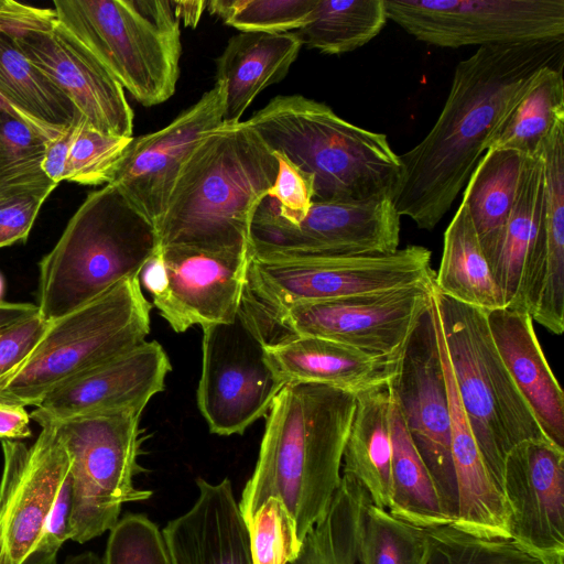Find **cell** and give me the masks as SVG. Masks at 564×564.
I'll return each mask as SVG.
<instances>
[{"instance_id": "13", "label": "cell", "mask_w": 564, "mask_h": 564, "mask_svg": "<svg viewBox=\"0 0 564 564\" xmlns=\"http://www.w3.org/2000/svg\"><path fill=\"white\" fill-rule=\"evenodd\" d=\"M388 20L444 47L564 40V0H384Z\"/></svg>"}, {"instance_id": "14", "label": "cell", "mask_w": 564, "mask_h": 564, "mask_svg": "<svg viewBox=\"0 0 564 564\" xmlns=\"http://www.w3.org/2000/svg\"><path fill=\"white\" fill-rule=\"evenodd\" d=\"M264 347L241 311L230 323L203 328L197 405L212 433L242 434L268 414L284 383L271 368Z\"/></svg>"}, {"instance_id": "34", "label": "cell", "mask_w": 564, "mask_h": 564, "mask_svg": "<svg viewBox=\"0 0 564 564\" xmlns=\"http://www.w3.org/2000/svg\"><path fill=\"white\" fill-rule=\"evenodd\" d=\"M369 500L358 480L341 475L326 514L307 532L299 555L288 564H360L359 540Z\"/></svg>"}, {"instance_id": "28", "label": "cell", "mask_w": 564, "mask_h": 564, "mask_svg": "<svg viewBox=\"0 0 564 564\" xmlns=\"http://www.w3.org/2000/svg\"><path fill=\"white\" fill-rule=\"evenodd\" d=\"M390 401V386L356 395L341 463V475L358 480L371 502L387 510L392 499Z\"/></svg>"}, {"instance_id": "31", "label": "cell", "mask_w": 564, "mask_h": 564, "mask_svg": "<svg viewBox=\"0 0 564 564\" xmlns=\"http://www.w3.org/2000/svg\"><path fill=\"white\" fill-rule=\"evenodd\" d=\"M528 156L510 149H488L463 193L480 246L490 265L513 207Z\"/></svg>"}, {"instance_id": "5", "label": "cell", "mask_w": 564, "mask_h": 564, "mask_svg": "<svg viewBox=\"0 0 564 564\" xmlns=\"http://www.w3.org/2000/svg\"><path fill=\"white\" fill-rule=\"evenodd\" d=\"M158 249L154 225L115 185L90 192L39 263V314L55 321L140 276Z\"/></svg>"}, {"instance_id": "49", "label": "cell", "mask_w": 564, "mask_h": 564, "mask_svg": "<svg viewBox=\"0 0 564 564\" xmlns=\"http://www.w3.org/2000/svg\"><path fill=\"white\" fill-rule=\"evenodd\" d=\"M25 406L0 403V440L20 441L32 435Z\"/></svg>"}, {"instance_id": "32", "label": "cell", "mask_w": 564, "mask_h": 564, "mask_svg": "<svg viewBox=\"0 0 564 564\" xmlns=\"http://www.w3.org/2000/svg\"><path fill=\"white\" fill-rule=\"evenodd\" d=\"M435 289L485 312L503 307L502 297L480 246L467 205L460 202L445 229Z\"/></svg>"}, {"instance_id": "35", "label": "cell", "mask_w": 564, "mask_h": 564, "mask_svg": "<svg viewBox=\"0 0 564 564\" xmlns=\"http://www.w3.org/2000/svg\"><path fill=\"white\" fill-rule=\"evenodd\" d=\"M387 20L384 0H317L308 22L293 32L308 48L340 55L375 39Z\"/></svg>"}, {"instance_id": "11", "label": "cell", "mask_w": 564, "mask_h": 564, "mask_svg": "<svg viewBox=\"0 0 564 564\" xmlns=\"http://www.w3.org/2000/svg\"><path fill=\"white\" fill-rule=\"evenodd\" d=\"M400 218L390 195L313 200L297 225L280 218L264 199L252 219L249 257L299 261L389 254L399 249Z\"/></svg>"}, {"instance_id": "10", "label": "cell", "mask_w": 564, "mask_h": 564, "mask_svg": "<svg viewBox=\"0 0 564 564\" xmlns=\"http://www.w3.org/2000/svg\"><path fill=\"white\" fill-rule=\"evenodd\" d=\"M431 251L408 246L389 254L262 261L249 257L240 311L259 332L303 303L381 292L435 280Z\"/></svg>"}, {"instance_id": "18", "label": "cell", "mask_w": 564, "mask_h": 564, "mask_svg": "<svg viewBox=\"0 0 564 564\" xmlns=\"http://www.w3.org/2000/svg\"><path fill=\"white\" fill-rule=\"evenodd\" d=\"M10 35L24 56L70 99L89 127L132 138L134 115L124 89L56 20L48 28Z\"/></svg>"}, {"instance_id": "45", "label": "cell", "mask_w": 564, "mask_h": 564, "mask_svg": "<svg viewBox=\"0 0 564 564\" xmlns=\"http://www.w3.org/2000/svg\"><path fill=\"white\" fill-rule=\"evenodd\" d=\"M48 325L37 312L0 329V379L31 354Z\"/></svg>"}, {"instance_id": "26", "label": "cell", "mask_w": 564, "mask_h": 564, "mask_svg": "<svg viewBox=\"0 0 564 564\" xmlns=\"http://www.w3.org/2000/svg\"><path fill=\"white\" fill-rule=\"evenodd\" d=\"M29 447L14 501L8 514L1 564H30L48 516L68 474L70 459L55 429L44 424Z\"/></svg>"}, {"instance_id": "8", "label": "cell", "mask_w": 564, "mask_h": 564, "mask_svg": "<svg viewBox=\"0 0 564 564\" xmlns=\"http://www.w3.org/2000/svg\"><path fill=\"white\" fill-rule=\"evenodd\" d=\"M455 387L485 465L501 490L505 458L525 441L547 440L491 337L486 312L433 292Z\"/></svg>"}, {"instance_id": "47", "label": "cell", "mask_w": 564, "mask_h": 564, "mask_svg": "<svg viewBox=\"0 0 564 564\" xmlns=\"http://www.w3.org/2000/svg\"><path fill=\"white\" fill-rule=\"evenodd\" d=\"M3 469L0 480V564L3 555L4 527L17 496L29 447L20 441H1Z\"/></svg>"}, {"instance_id": "53", "label": "cell", "mask_w": 564, "mask_h": 564, "mask_svg": "<svg viewBox=\"0 0 564 564\" xmlns=\"http://www.w3.org/2000/svg\"><path fill=\"white\" fill-rule=\"evenodd\" d=\"M0 111L9 112L10 115L14 116V112L10 105L0 96Z\"/></svg>"}, {"instance_id": "15", "label": "cell", "mask_w": 564, "mask_h": 564, "mask_svg": "<svg viewBox=\"0 0 564 564\" xmlns=\"http://www.w3.org/2000/svg\"><path fill=\"white\" fill-rule=\"evenodd\" d=\"M403 421L453 523L457 486L451 449V419L435 316L430 310L411 334L390 383Z\"/></svg>"}, {"instance_id": "27", "label": "cell", "mask_w": 564, "mask_h": 564, "mask_svg": "<svg viewBox=\"0 0 564 564\" xmlns=\"http://www.w3.org/2000/svg\"><path fill=\"white\" fill-rule=\"evenodd\" d=\"M302 46L294 32L231 36L216 59L215 82L226 89L224 122H240L253 99L286 76Z\"/></svg>"}, {"instance_id": "52", "label": "cell", "mask_w": 564, "mask_h": 564, "mask_svg": "<svg viewBox=\"0 0 564 564\" xmlns=\"http://www.w3.org/2000/svg\"><path fill=\"white\" fill-rule=\"evenodd\" d=\"M63 564H102V561L94 552H84V553L67 557Z\"/></svg>"}, {"instance_id": "46", "label": "cell", "mask_w": 564, "mask_h": 564, "mask_svg": "<svg viewBox=\"0 0 564 564\" xmlns=\"http://www.w3.org/2000/svg\"><path fill=\"white\" fill-rule=\"evenodd\" d=\"M45 199L35 195L0 197V248L26 241Z\"/></svg>"}, {"instance_id": "24", "label": "cell", "mask_w": 564, "mask_h": 564, "mask_svg": "<svg viewBox=\"0 0 564 564\" xmlns=\"http://www.w3.org/2000/svg\"><path fill=\"white\" fill-rule=\"evenodd\" d=\"M267 359L285 384L304 382L355 395L392 382L400 358L377 357L313 336H289L265 344Z\"/></svg>"}, {"instance_id": "42", "label": "cell", "mask_w": 564, "mask_h": 564, "mask_svg": "<svg viewBox=\"0 0 564 564\" xmlns=\"http://www.w3.org/2000/svg\"><path fill=\"white\" fill-rule=\"evenodd\" d=\"M252 564H288L300 553L302 541L284 503L269 497L247 523Z\"/></svg>"}, {"instance_id": "43", "label": "cell", "mask_w": 564, "mask_h": 564, "mask_svg": "<svg viewBox=\"0 0 564 564\" xmlns=\"http://www.w3.org/2000/svg\"><path fill=\"white\" fill-rule=\"evenodd\" d=\"M102 564H170L162 532L144 514H126L110 530Z\"/></svg>"}, {"instance_id": "23", "label": "cell", "mask_w": 564, "mask_h": 564, "mask_svg": "<svg viewBox=\"0 0 564 564\" xmlns=\"http://www.w3.org/2000/svg\"><path fill=\"white\" fill-rule=\"evenodd\" d=\"M438 346L447 389L451 449L457 486L454 525L484 538L509 539V514L501 490L489 474L455 387L432 295Z\"/></svg>"}, {"instance_id": "54", "label": "cell", "mask_w": 564, "mask_h": 564, "mask_svg": "<svg viewBox=\"0 0 564 564\" xmlns=\"http://www.w3.org/2000/svg\"><path fill=\"white\" fill-rule=\"evenodd\" d=\"M3 291H4V281H3L2 275L0 274V303L2 302Z\"/></svg>"}, {"instance_id": "12", "label": "cell", "mask_w": 564, "mask_h": 564, "mask_svg": "<svg viewBox=\"0 0 564 564\" xmlns=\"http://www.w3.org/2000/svg\"><path fill=\"white\" fill-rule=\"evenodd\" d=\"M435 282L291 306L259 334L265 344L289 336L333 340L368 355L400 358L430 310Z\"/></svg>"}, {"instance_id": "20", "label": "cell", "mask_w": 564, "mask_h": 564, "mask_svg": "<svg viewBox=\"0 0 564 564\" xmlns=\"http://www.w3.org/2000/svg\"><path fill=\"white\" fill-rule=\"evenodd\" d=\"M171 362L155 340L93 369L48 393L30 414L41 426L100 412L130 410L142 413L149 401L164 390Z\"/></svg>"}, {"instance_id": "3", "label": "cell", "mask_w": 564, "mask_h": 564, "mask_svg": "<svg viewBox=\"0 0 564 564\" xmlns=\"http://www.w3.org/2000/svg\"><path fill=\"white\" fill-rule=\"evenodd\" d=\"M278 160L246 122H223L185 160L156 226L159 248L249 252L253 216L268 197Z\"/></svg>"}, {"instance_id": "16", "label": "cell", "mask_w": 564, "mask_h": 564, "mask_svg": "<svg viewBox=\"0 0 564 564\" xmlns=\"http://www.w3.org/2000/svg\"><path fill=\"white\" fill-rule=\"evenodd\" d=\"M226 89L215 82L164 128L132 138L111 183L155 227L181 169L200 139L224 122Z\"/></svg>"}, {"instance_id": "55", "label": "cell", "mask_w": 564, "mask_h": 564, "mask_svg": "<svg viewBox=\"0 0 564 564\" xmlns=\"http://www.w3.org/2000/svg\"><path fill=\"white\" fill-rule=\"evenodd\" d=\"M551 564H564V562H554V563H551Z\"/></svg>"}, {"instance_id": "25", "label": "cell", "mask_w": 564, "mask_h": 564, "mask_svg": "<svg viewBox=\"0 0 564 564\" xmlns=\"http://www.w3.org/2000/svg\"><path fill=\"white\" fill-rule=\"evenodd\" d=\"M488 327L511 379L545 437L564 449V393L524 311L486 312Z\"/></svg>"}, {"instance_id": "29", "label": "cell", "mask_w": 564, "mask_h": 564, "mask_svg": "<svg viewBox=\"0 0 564 564\" xmlns=\"http://www.w3.org/2000/svg\"><path fill=\"white\" fill-rule=\"evenodd\" d=\"M0 96L45 142L78 116L70 99L24 54L9 33L0 32Z\"/></svg>"}, {"instance_id": "41", "label": "cell", "mask_w": 564, "mask_h": 564, "mask_svg": "<svg viewBox=\"0 0 564 564\" xmlns=\"http://www.w3.org/2000/svg\"><path fill=\"white\" fill-rule=\"evenodd\" d=\"M131 141L132 138L101 133L82 119L63 181L91 186L111 183Z\"/></svg>"}, {"instance_id": "22", "label": "cell", "mask_w": 564, "mask_h": 564, "mask_svg": "<svg viewBox=\"0 0 564 564\" xmlns=\"http://www.w3.org/2000/svg\"><path fill=\"white\" fill-rule=\"evenodd\" d=\"M198 498L162 531L170 564H252L248 528L228 478L196 479Z\"/></svg>"}, {"instance_id": "33", "label": "cell", "mask_w": 564, "mask_h": 564, "mask_svg": "<svg viewBox=\"0 0 564 564\" xmlns=\"http://www.w3.org/2000/svg\"><path fill=\"white\" fill-rule=\"evenodd\" d=\"M390 392L392 499L388 511L422 529L452 523L442 509L429 469L409 436L391 388Z\"/></svg>"}, {"instance_id": "40", "label": "cell", "mask_w": 564, "mask_h": 564, "mask_svg": "<svg viewBox=\"0 0 564 564\" xmlns=\"http://www.w3.org/2000/svg\"><path fill=\"white\" fill-rule=\"evenodd\" d=\"M317 0H212L207 10L240 32L285 33L305 25Z\"/></svg>"}, {"instance_id": "51", "label": "cell", "mask_w": 564, "mask_h": 564, "mask_svg": "<svg viewBox=\"0 0 564 564\" xmlns=\"http://www.w3.org/2000/svg\"><path fill=\"white\" fill-rule=\"evenodd\" d=\"M177 18L183 20L185 25L195 26L199 21L207 1H173Z\"/></svg>"}, {"instance_id": "37", "label": "cell", "mask_w": 564, "mask_h": 564, "mask_svg": "<svg viewBox=\"0 0 564 564\" xmlns=\"http://www.w3.org/2000/svg\"><path fill=\"white\" fill-rule=\"evenodd\" d=\"M45 140L22 120L0 111V197L47 198L57 186L43 171Z\"/></svg>"}, {"instance_id": "44", "label": "cell", "mask_w": 564, "mask_h": 564, "mask_svg": "<svg viewBox=\"0 0 564 564\" xmlns=\"http://www.w3.org/2000/svg\"><path fill=\"white\" fill-rule=\"evenodd\" d=\"M278 174L268 197L275 200L272 206L276 215L291 225H297L308 213L314 200V182L285 156L274 153Z\"/></svg>"}, {"instance_id": "21", "label": "cell", "mask_w": 564, "mask_h": 564, "mask_svg": "<svg viewBox=\"0 0 564 564\" xmlns=\"http://www.w3.org/2000/svg\"><path fill=\"white\" fill-rule=\"evenodd\" d=\"M543 194L540 227L523 282L532 321L549 332L564 330V121L541 149Z\"/></svg>"}, {"instance_id": "2", "label": "cell", "mask_w": 564, "mask_h": 564, "mask_svg": "<svg viewBox=\"0 0 564 564\" xmlns=\"http://www.w3.org/2000/svg\"><path fill=\"white\" fill-rule=\"evenodd\" d=\"M355 409L356 395L348 391L304 382L283 386L267 414L257 464L239 502L246 524L269 497H276L303 542L339 486Z\"/></svg>"}, {"instance_id": "1", "label": "cell", "mask_w": 564, "mask_h": 564, "mask_svg": "<svg viewBox=\"0 0 564 564\" xmlns=\"http://www.w3.org/2000/svg\"><path fill=\"white\" fill-rule=\"evenodd\" d=\"M563 64L564 40L479 47L462 59L433 127L399 155L398 214L433 230L541 72Z\"/></svg>"}, {"instance_id": "39", "label": "cell", "mask_w": 564, "mask_h": 564, "mask_svg": "<svg viewBox=\"0 0 564 564\" xmlns=\"http://www.w3.org/2000/svg\"><path fill=\"white\" fill-rule=\"evenodd\" d=\"M424 529L368 501L359 540L360 564H421Z\"/></svg>"}, {"instance_id": "36", "label": "cell", "mask_w": 564, "mask_h": 564, "mask_svg": "<svg viewBox=\"0 0 564 564\" xmlns=\"http://www.w3.org/2000/svg\"><path fill=\"white\" fill-rule=\"evenodd\" d=\"M563 65L544 68L490 141L488 149H510L527 156L542 145L564 121Z\"/></svg>"}, {"instance_id": "38", "label": "cell", "mask_w": 564, "mask_h": 564, "mask_svg": "<svg viewBox=\"0 0 564 564\" xmlns=\"http://www.w3.org/2000/svg\"><path fill=\"white\" fill-rule=\"evenodd\" d=\"M421 564H551L513 539L484 538L453 523L424 529Z\"/></svg>"}, {"instance_id": "7", "label": "cell", "mask_w": 564, "mask_h": 564, "mask_svg": "<svg viewBox=\"0 0 564 564\" xmlns=\"http://www.w3.org/2000/svg\"><path fill=\"white\" fill-rule=\"evenodd\" d=\"M56 21L145 107L170 99L180 77L182 41L167 0H59Z\"/></svg>"}, {"instance_id": "9", "label": "cell", "mask_w": 564, "mask_h": 564, "mask_svg": "<svg viewBox=\"0 0 564 564\" xmlns=\"http://www.w3.org/2000/svg\"><path fill=\"white\" fill-rule=\"evenodd\" d=\"M140 415L123 410L48 423L70 459V540L85 543L100 536L117 524L124 503L152 496L133 485L134 476L144 471L138 463L143 442Z\"/></svg>"}, {"instance_id": "4", "label": "cell", "mask_w": 564, "mask_h": 564, "mask_svg": "<svg viewBox=\"0 0 564 564\" xmlns=\"http://www.w3.org/2000/svg\"><path fill=\"white\" fill-rule=\"evenodd\" d=\"M246 122L273 153L312 176L314 200L392 197L401 162L387 134L302 95L275 96Z\"/></svg>"}, {"instance_id": "19", "label": "cell", "mask_w": 564, "mask_h": 564, "mask_svg": "<svg viewBox=\"0 0 564 564\" xmlns=\"http://www.w3.org/2000/svg\"><path fill=\"white\" fill-rule=\"evenodd\" d=\"M501 494L510 538L550 561H564V449L530 440L505 458Z\"/></svg>"}, {"instance_id": "48", "label": "cell", "mask_w": 564, "mask_h": 564, "mask_svg": "<svg viewBox=\"0 0 564 564\" xmlns=\"http://www.w3.org/2000/svg\"><path fill=\"white\" fill-rule=\"evenodd\" d=\"M82 119L83 118L78 116L56 138L45 142L43 171L47 177L57 185L64 178L66 160Z\"/></svg>"}, {"instance_id": "30", "label": "cell", "mask_w": 564, "mask_h": 564, "mask_svg": "<svg viewBox=\"0 0 564 564\" xmlns=\"http://www.w3.org/2000/svg\"><path fill=\"white\" fill-rule=\"evenodd\" d=\"M542 194L541 154L528 156L513 207L490 262L503 307L510 310L527 312L523 282L540 227Z\"/></svg>"}, {"instance_id": "50", "label": "cell", "mask_w": 564, "mask_h": 564, "mask_svg": "<svg viewBox=\"0 0 564 564\" xmlns=\"http://www.w3.org/2000/svg\"><path fill=\"white\" fill-rule=\"evenodd\" d=\"M37 312V305L33 303H11L2 301L0 303V329L32 316Z\"/></svg>"}, {"instance_id": "17", "label": "cell", "mask_w": 564, "mask_h": 564, "mask_svg": "<svg viewBox=\"0 0 564 564\" xmlns=\"http://www.w3.org/2000/svg\"><path fill=\"white\" fill-rule=\"evenodd\" d=\"M165 280L153 305L176 333L226 324L240 311L249 252L159 248Z\"/></svg>"}, {"instance_id": "6", "label": "cell", "mask_w": 564, "mask_h": 564, "mask_svg": "<svg viewBox=\"0 0 564 564\" xmlns=\"http://www.w3.org/2000/svg\"><path fill=\"white\" fill-rule=\"evenodd\" d=\"M152 305L140 276L50 322L31 354L0 379V403L36 406L48 393L143 343Z\"/></svg>"}]
</instances>
